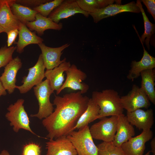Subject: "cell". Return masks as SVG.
<instances>
[{
  "instance_id": "cell-22",
  "label": "cell",
  "mask_w": 155,
  "mask_h": 155,
  "mask_svg": "<svg viewBox=\"0 0 155 155\" xmlns=\"http://www.w3.org/2000/svg\"><path fill=\"white\" fill-rule=\"evenodd\" d=\"M19 38L15 43L17 44L16 51L19 53H22L24 49L31 44L38 45L43 43V39L36 34L35 32L30 30L26 24L19 22L18 30Z\"/></svg>"
},
{
  "instance_id": "cell-33",
  "label": "cell",
  "mask_w": 155,
  "mask_h": 155,
  "mask_svg": "<svg viewBox=\"0 0 155 155\" xmlns=\"http://www.w3.org/2000/svg\"><path fill=\"white\" fill-rule=\"evenodd\" d=\"M141 2L146 7L148 12L152 15L154 20H155V0H142Z\"/></svg>"
},
{
  "instance_id": "cell-37",
  "label": "cell",
  "mask_w": 155,
  "mask_h": 155,
  "mask_svg": "<svg viewBox=\"0 0 155 155\" xmlns=\"http://www.w3.org/2000/svg\"><path fill=\"white\" fill-rule=\"evenodd\" d=\"M0 155H10V154L7 151L3 150L1 152Z\"/></svg>"
},
{
  "instance_id": "cell-31",
  "label": "cell",
  "mask_w": 155,
  "mask_h": 155,
  "mask_svg": "<svg viewBox=\"0 0 155 155\" xmlns=\"http://www.w3.org/2000/svg\"><path fill=\"white\" fill-rule=\"evenodd\" d=\"M41 152V148L39 145L31 143L24 146L22 155H40Z\"/></svg>"
},
{
  "instance_id": "cell-9",
  "label": "cell",
  "mask_w": 155,
  "mask_h": 155,
  "mask_svg": "<svg viewBox=\"0 0 155 155\" xmlns=\"http://www.w3.org/2000/svg\"><path fill=\"white\" fill-rule=\"evenodd\" d=\"M65 73L67 75L66 79L60 89L56 92L57 95L59 94L66 88L74 90H79L82 94L88 91L89 89V86L82 82L87 77L85 73L78 69L74 64L71 65Z\"/></svg>"
},
{
  "instance_id": "cell-10",
  "label": "cell",
  "mask_w": 155,
  "mask_h": 155,
  "mask_svg": "<svg viewBox=\"0 0 155 155\" xmlns=\"http://www.w3.org/2000/svg\"><path fill=\"white\" fill-rule=\"evenodd\" d=\"M125 12L139 13L141 11L136 3L133 1L124 5L120 3L110 4L89 14L92 17L94 22L96 23L104 18Z\"/></svg>"
},
{
  "instance_id": "cell-6",
  "label": "cell",
  "mask_w": 155,
  "mask_h": 155,
  "mask_svg": "<svg viewBox=\"0 0 155 155\" xmlns=\"http://www.w3.org/2000/svg\"><path fill=\"white\" fill-rule=\"evenodd\" d=\"M117 119L116 116L105 117L92 125L89 130L93 139L104 142H113L116 132Z\"/></svg>"
},
{
  "instance_id": "cell-8",
  "label": "cell",
  "mask_w": 155,
  "mask_h": 155,
  "mask_svg": "<svg viewBox=\"0 0 155 155\" xmlns=\"http://www.w3.org/2000/svg\"><path fill=\"white\" fill-rule=\"evenodd\" d=\"M42 55L40 54L36 64L32 67L28 69V73L27 76L23 78L21 86H16L21 94L26 93L34 86L37 85L42 81L45 77V69Z\"/></svg>"
},
{
  "instance_id": "cell-39",
  "label": "cell",
  "mask_w": 155,
  "mask_h": 155,
  "mask_svg": "<svg viewBox=\"0 0 155 155\" xmlns=\"http://www.w3.org/2000/svg\"><path fill=\"white\" fill-rule=\"evenodd\" d=\"M150 152H151V151H149L146 154H145V155H150Z\"/></svg>"
},
{
  "instance_id": "cell-38",
  "label": "cell",
  "mask_w": 155,
  "mask_h": 155,
  "mask_svg": "<svg viewBox=\"0 0 155 155\" xmlns=\"http://www.w3.org/2000/svg\"><path fill=\"white\" fill-rule=\"evenodd\" d=\"M5 32V31L4 29L0 26V33Z\"/></svg>"
},
{
  "instance_id": "cell-19",
  "label": "cell",
  "mask_w": 155,
  "mask_h": 155,
  "mask_svg": "<svg viewBox=\"0 0 155 155\" xmlns=\"http://www.w3.org/2000/svg\"><path fill=\"white\" fill-rule=\"evenodd\" d=\"M141 42L144 50L143 57L139 61L134 60L131 62V69L127 76V78L132 81L138 78L143 71L154 69L155 67V58L149 54L146 50L143 43Z\"/></svg>"
},
{
  "instance_id": "cell-4",
  "label": "cell",
  "mask_w": 155,
  "mask_h": 155,
  "mask_svg": "<svg viewBox=\"0 0 155 155\" xmlns=\"http://www.w3.org/2000/svg\"><path fill=\"white\" fill-rule=\"evenodd\" d=\"M24 102V99L20 98L10 105L7 108L8 111L5 117L16 132L22 129L36 135L30 127L29 119L23 105Z\"/></svg>"
},
{
  "instance_id": "cell-3",
  "label": "cell",
  "mask_w": 155,
  "mask_h": 155,
  "mask_svg": "<svg viewBox=\"0 0 155 155\" xmlns=\"http://www.w3.org/2000/svg\"><path fill=\"white\" fill-rule=\"evenodd\" d=\"M71 142L77 155H98V148L94 144L87 125L69 133L66 135Z\"/></svg>"
},
{
  "instance_id": "cell-12",
  "label": "cell",
  "mask_w": 155,
  "mask_h": 155,
  "mask_svg": "<svg viewBox=\"0 0 155 155\" xmlns=\"http://www.w3.org/2000/svg\"><path fill=\"white\" fill-rule=\"evenodd\" d=\"M152 131L150 130L143 131L139 135L132 137L121 146L125 155H143L145 149V144L152 139Z\"/></svg>"
},
{
  "instance_id": "cell-32",
  "label": "cell",
  "mask_w": 155,
  "mask_h": 155,
  "mask_svg": "<svg viewBox=\"0 0 155 155\" xmlns=\"http://www.w3.org/2000/svg\"><path fill=\"white\" fill-rule=\"evenodd\" d=\"M50 1L51 0H15V2L17 3L30 8L33 7V8Z\"/></svg>"
},
{
  "instance_id": "cell-24",
  "label": "cell",
  "mask_w": 155,
  "mask_h": 155,
  "mask_svg": "<svg viewBox=\"0 0 155 155\" xmlns=\"http://www.w3.org/2000/svg\"><path fill=\"white\" fill-rule=\"evenodd\" d=\"M100 109L99 106L91 98H90L86 109L80 116L71 131L76 129L82 128L96 119L99 115Z\"/></svg>"
},
{
  "instance_id": "cell-7",
  "label": "cell",
  "mask_w": 155,
  "mask_h": 155,
  "mask_svg": "<svg viewBox=\"0 0 155 155\" xmlns=\"http://www.w3.org/2000/svg\"><path fill=\"white\" fill-rule=\"evenodd\" d=\"M123 108L127 112H131L141 108H148L150 101L145 92L141 88L133 84L127 94L121 97Z\"/></svg>"
},
{
  "instance_id": "cell-26",
  "label": "cell",
  "mask_w": 155,
  "mask_h": 155,
  "mask_svg": "<svg viewBox=\"0 0 155 155\" xmlns=\"http://www.w3.org/2000/svg\"><path fill=\"white\" fill-rule=\"evenodd\" d=\"M80 7L89 13L105 8L108 5L119 3L121 0H76Z\"/></svg>"
},
{
  "instance_id": "cell-17",
  "label": "cell",
  "mask_w": 155,
  "mask_h": 155,
  "mask_svg": "<svg viewBox=\"0 0 155 155\" xmlns=\"http://www.w3.org/2000/svg\"><path fill=\"white\" fill-rule=\"evenodd\" d=\"M13 0H0V26L6 33L15 29L18 30L19 22L13 13L10 5Z\"/></svg>"
},
{
  "instance_id": "cell-40",
  "label": "cell",
  "mask_w": 155,
  "mask_h": 155,
  "mask_svg": "<svg viewBox=\"0 0 155 155\" xmlns=\"http://www.w3.org/2000/svg\"></svg>"
},
{
  "instance_id": "cell-28",
  "label": "cell",
  "mask_w": 155,
  "mask_h": 155,
  "mask_svg": "<svg viewBox=\"0 0 155 155\" xmlns=\"http://www.w3.org/2000/svg\"><path fill=\"white\" fill-rule=\"evenodd\" d=\"M97 146L98 155H125L121 146H115L112 142H103Z\"/></svg>"
},
{
  "instance_id": "cell-27",
  "label": "cell",
  "mask_w": 155,
  "mask_h": 155,
  "mask_svg": "<svg viewBox=\"0 0 155 155\" xmlns=\"http://www.w3.org/2000/svg\"><path fill=\"white\" fill-rule=\"evenodd\" d=\"M136 4L140 8L143 16L144 28V31L141 38L138 36L140 42H145L148 50L150 49V42L152 36L155 32V25L149 21L140 0L137 1Z\"/></svg>"
},
{
  "instance_id": "cell-23",
  "label": "cell",
  "mask_w": 155,
  "mask_h": 155,
  "mask_svg": "<svg viewBox=\"0 0 155 155\" xmlns=\"http://www.w3.org/2000/svg\"><path fill=\"white\" fill-rule=\"evenodd\" d=\"M142 78L141 87L149 100L155 104V70L154 69L144 70L140 73Z\"/></svg>"
},
{
  "instance_id": "cell-16",
  "label": "cell",
  "mask_w": 155,
  "mask_h": 155,
  "mask_svg": "<svg viewBox=\"0 0 155 155\" xmlns=\"http://www.w3.org/2000/svg\"><path fill=\"white\" fill-rule=\"evenodd\" d=\"M46 144V155H77L76 150L66 136L49 140Z\"/></svg>"
},
{
  "instance_id": "cell-2",
  "label": "cell",
  "mask_w": 155,
  "mask_h": 155,
  "mask_svg": "<svg viewBox=\"0 0 155 155\" xmlns=\"http://www.w3.org/2000/svg\"><path fill=\"white\" fill-rule=\"evenodd\" d=\"M100 108L97 119L109 116H119L123 114L124 109L121 97L116 91L106 89L101 92L93 91L91 98Z\"/></svg>"
},
{
  "instance_id": "cell-5",
  "label": "cell",
  "mask_w": 155,
  "mask_h": 155,
  "mask_svg": "<svg viewBox=\"0 0 155 155\" xmlns=\"http://www.w3.org/2000/svg\"><path fill=\"white\" fill-rule=\"evenodd\" d=\"M33 90L38 102L39 108L37 113L31 114L30 116L41 120L43 119L48 117L53 111V104L50 102V96L54 92V91L47 79L34 86Z\"/></svg>"
},
{
  "instance_id": "cell-13",
  "label": "cell",
  "mask_w": 155,
  "mask_h": 155,
  "mask_svg": "<svg viewBox=\"0 0 155 155\" xmlns=\"http://www.w3.org/2000/svg\"><path fill=\"white\" fill-rule=\"evenodd\" d=\"M22 64L20 59L16 57L4 67V72L0 77L3 87L9 94L12 93L16 88V75Z\"/></svg>"
},
{
  "instance_id": "cell-34",
  "label": "cell",
  "mask_w": 155,
  "mask_h": 155,
  "mask_svg": "<svg viewBox=\"0 0 155 155\" xmlns=\"http://www.w3.org/2000/svg\"><path fill=\"white\" fill-rule=\"evenodd\" d=\"M7 34V46L9 47L14 42L18 34V30L17 29L12 30L8 32Z\"/></svg>"
},
{
  "instance_id": "cell-18",
  "label": "cell",
  "mask_w": 155,
  "mask_h": 155,
  "mask_svg": "<svg viewBox=\"0 0 155 155\" xmlns=\"http://www.w3.org/2000/svg\"><path fill=\"white\" fill-rule=\"evenodd\" d=\"M134 128L124 114L118 116L116 132L112 142L115 146H121L135 135Z\"/></svg>"
},
{
  "instance_id": "cell-20",
  "label": "cell",
  "mask_w": 155,
  "mask_h": 155,
  "mask_svg": "<svg viewBox=\"0 0 155 155\" xmlns=\"http://www.w3.org/2000/svg\"><path fill=\"white\" fill-rule=\"evenodd\" d=\"M71 65L69 61H67L64 58L63 61L58 66L53 69L46 70L45 72V77L49 81L52 89L56 92L60 89L64 80V72Z\"/></svg>"
},
{
  "instance_id": "cell-15",
  "label": "cell",
  "mask_w": 155,
  "mask_h": 155,
  "mask_svg": "<svg viewBox=\"0 0 155 155\" xmlns=\"http://www.w3.org/2000/svg\"><path fill=\"white\" fill-rule=\"evenodd\" d=\"M126 117L132 125L143 131L150 130L154 122V113L152 109L145 111L140 108L127 112Z\"/></svg>"
},
{
  "instance_id": "cell-30",
  "label": "cell",
  "mask_w": 155,
  "mask_h": 155,
  "mask_svg": "<svg viewBox=\"0 0 155 155\" xmlns=\"http://www.w3.org/2000/svg\"><path fill=\"white\" fill-rule=\"evenodd\" d=\"M16 48V46L8 47L5 45L0 49V68L5 67L13 60V53Z\"/></svg>"
},
{
  "instance_id": "cell-25",
  "label": "cell",
  "mask_w": 155,
  "mask_h": 155,
  "mask_svg": "<svg viewBox=\"0 0 155 155\" xmlns=\"http://www.w3.org/2000/svg\"><path fill=\"white\" fill-rule=\"evenodd\" d=\"M10 8L19 21L25 24L27 22L35 21L36 15L38 13L30 8L16 3L15 0H13L11 3Z\"/></svg>"
},
{
  "instance_id": "cell-21",
  "label": "cell",
  "mask_w": 155,
  "mask_h": 155,
  "mask_svg": "<svg viewBox=\"0 0 155 155\" xmlns=\"http://www.w3.org/2000/svg\"><path fill=\"white\" fill-rule=\"evenodd\" d=\"M35 18V21L27 22L26 25L30 30L35 31L39 36L42 35L47 30H60L63 28L62 23H57L49 18L44 16L39 13L36 14Z\"/></svg>"
},
{
  "instance_id": "cell-11",
  "label": "cell",
  "mask_w": 155,
  "mask_h": 155,
  "mask_svg": "<svg viewBox=\"0 0 155 155\" xmlns=\"http://www.w3.org/2000/svg\"><path fill=\"white\" fill-rule=\"evenodd\" d=\"M78 13L82 14L86 18H88L89 16V13L80 7L76 0H63L48 17L58 24L61 20L67 18Z\"/></svg>"
},
{
  "instance_id": "cell-1",
  "label": "cell",
  "mask_w": 155,
  "mask_h": 155,
  "mask_svg": "<svg viewBox=\"0 0 155 155\" xmlns=\"http://www.w3.org/2000/svg\"><path fill=\"white\" fill-rule=\"evenodd\" d=\"M89 99L80 91L62 96L55 95L53 104L56 106L54 111L42 122L48 132L46 137L52 140L66 136L86 109Z\"/></svg>"
},
{
  "instance_id": "cell-35",
  "label": "cell",
  "mask_w": 155,
  "mask_h": 155,
  "mask_svg": "<svg viewBox=\"0 0 155 155\" xmlns=\"http://www.w3.org/2000/svg\"><path fill=\"white\" fill-rule=\"evenodd\" d=\"M151 150V152L152 153V155H155V138L152 139L150 143Z\"/></svg>"
},
{
  "instance_id": "cell-36",
  "label": "cell",
  "mask_w": 155,
  "mask_h": 155,
  "mask_svg": "<svg viewBox=\"0 0 155 155\" xmlns=\"http://www.w3.org/2000/svg\"><path fill=\"white\" fill-rule=\"evenodd\" d=\"M6 90L3 87L0 80V98L2 96H5L7 94Z\"/></svg>"
},
{
  "instance_id": "cell-29",
  "label": "cell",
  "mask_w": 155,
  "mask_h": 155,
  "mask_svg": "<svg viewBox=\"0 0 155 155\" xmlns=\"http://www.w3.org/2000/svg\"><path fill=\"white\" fill-rule=\"evenodd\" d=\"M63 0H51L32 8L42 16L48 17L51 13L57 7Z\"/></svg>"
},
{
  "instance_id": "cell-14",
  "label": "cell",
  "mask_w": 155,
  "mask_h": 155,
  "mask_svg": "<svg viewBox=\"0 0 155 155\" xmlns=\"http://www.w3.org/2000/svg\"><path fill=\"white\" fill-rule=\"evenodd\" d=\"M70 44L66 43L57 47L47 46L42 43L38 44L41 51L44 64L46 70L53 69L59 66L63 61L61 60L63 51L68 47Z\"/></svg>"
}]
</instances>
